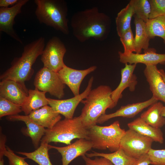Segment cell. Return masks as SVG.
Returning a JSON list of instances; mask_svg holds the SVG:
<instances>
[{
	"mask_svg": "<svg viewBox=\"0 0 165 165\" xmlns=\"http://www.w3.org/2000/svg\"><path fill=\"white\" fill-rule=\"evenodd\" d=\"M110 24L109 17L96 7L77 12L71 20L73 35L82 42L91 38L103 40L107 35Z\"/></svg>",
	"mask_w": 165,
	"mask_h": 165,
	"instance_id": "6da1fadb",
	"label": "cell"
},
{
	"mask_svg": "<svg viewBox=\"0 0 165 165\" xmlns=\"http://www.w3.org/2000/svg\"><path fill=\"white\" fill-rule=\"evenodd\" d=\"M45 39L40 37L24 47L21 56L14 58L11 66L0 76L1 80L10 79L25 84L34 73L32 66L44 49Z\"/></svg>",
	"mask_w": 165,
	"mask_h": 165,
	"instance_id": "7a4b0ae2",
	"label": "cell"
},
{
	"mask_svg": "<svg viewBox=\"0 0 165 165\" xmlns=\"http://www.w3.org/2000/svg\"><path fill=\"white\" fill-rule=\"evenodd\" d=\"M112 91L109 86L101 85L91 89L85 100L82 101L84 106L80 116L86 128L88 130L96 125L98 119L105 114L107 109L116 106L111 97Z\"/></svg>",
	"mask_w": 165,
	"mask_h": 165,
	"instance_id": "3957f363",
	"label": "cell"
},
{
	"mask_svg": "<svg viewBox=\"0 0 165 165\" xmlns=\"http://www.w3.org/2000/svg\"><path fill=\"white\" fill-rule=\"evenodd\" d=\"M35 14L41 24L53 27L63 33H69L68 7L63 0H35Z\"/></svg>",
	"mask_w": 165,
	"mask_h": 165,
	"instance_id": "277c9868",
	"label": "cell"
},
{
	"mask_svg": "<svg viewBox=\"0 0 165 165\" xmlns=\"http://www.w3.org/2000/svg\"><path fill=\"white\" fill-rule=\"evenodd\" d=\"M88 130L83 125L79 116L71 119L65 118L58 121L53 127L46 129L41 143L60 142L67 145L76 138L89 140Z\"/></svg>",
	"mask_w": 165,
	"mask_h": 165,
	"instance_id": "5b68a950",
	"label": "cell"
},
{
	"mask_svg": "<svg viewBox=\"0 0 165 165\" xmlns=\"http://www.w3.org/2000/svg\"><path fill=\"white\" fill-rule=\"evenodd\" d=\"M126 131L121 128L118 120L108 126L96 124L88 129L89 140L92 143L93 148L100 150L108 149L114 152L119 148L121 140Z\"/></svg>",
	"mask_w": 165,
	"mask_h": 165,
	"instance_id": "8992f818",
	"label": "cell"
},
{
	"mask_svg": "<svg viewBox=\"0 0 165 165\" xmlns=\"http://www.w3.org/2000/svg\"><path fill=\"white\" fill-rule=\"evenodd\" d=\"M153 141L150 137L129 129L121 140L119 147L129 156L138 159L148 153Z\"/></svg>",
	"mask_w": 165,
	"mask_h": 165,
	"instance_id": "52a82bcc",
	"label": "cell"
},
{
	"mask_svg": "<svg viewBox=\"0 0 165 165\" xmlns=\"http://www.w3.org/2000/svg\"><path fill=\"white\" fill-rule=\"evenodd\" d=\"M33 84L39 90L48 93L59 99L64 96L65 85L60 79L58 73L45 67L37 73Z\"/></svg>",
	"mask_w": 165,
	"mask_h": 165,
	"instance_id": "ba28073f",
	"label": "cell"
},
{
	"mask_svg": "<svg viewBox=\"0 0 165 165\" xmlns=\"http://www.w3.org/2000/svg\"><path fill=\"white\" fill-rule=\"evenodd\" d=\"M66 51L65 46L59 38H52L47 42L41 55L43 67L58 73L66 65L63 58Z\"/></svg>",
	"mask_w": 165,
	"mask_h": 165,
	"instance_id": "9c48e42d",
	"label": "cell"
},
{
	"mask_svg": "<svg viewBox=\"0 0 165 165\" xmlns=\"http://www.w3.org/2000/svg\"><path fill=\"white\" fill-rule=\"evenodd\" d=\"M94 79L93 76L90 78L86 89L79 95L71 98L64 100L47 98L49 105L55 112L63 115L65 118H73L78 105L86 97L91 90Z\"/></svg>",
	"mask_w": 165,
	"mask_h": 165,
	"instance_id": "30bf717a",
	"label": "cell"
},
{
	"mask_svg": "<svg viewBox=\"0 0 165 165\" xmlns=\"http://www.w3.org/2000/svg\"><path fill=\"white\" fill-rule=\"evenodd\" d=\"M28 1V0H19L17 4L11 7L0 8V31L21 44L22 42L13 28L14 19L21 12L22 6Z\"/></svg>",
	"mask_w": 165,
	"mask_h": 165,
	"instance_id": "8fae6325",
	"label": "cell"
},
{
	"mask_svg": "<svg viewBox=\"0 0 165 165\" xmlns=\"http://www.w3.org/2000/svg\"><path fill=\"white\" fill-rule=\"evenodd\" d=\"M49 149L57 150L62 156V165H68L74 159L85 155L93 148L91 141L84 138H80L75 142L64 147H57L48 145Z\"/></svg>",
	"mask_w": 165,
	"mask_h": 165,
	"instance_id": "7c38bea8",
	"label": "cell"
},
{
	"mask_svg": "<svg viewBox=\"0 0 165 165\" xmlns=\"http://www.w3.org/2000/svg\"><path fill=\"white\" fill-rule=\"evenodd\" d=\"M97 68L96 66H93L85 69L77 70L66 65L58 73L63 82L68 86L74 96H76L79 94L80 85L84 79Z\"/></svg>",
	"mask_w": 165,
	"mask_h": 165,
	"instance_id": "4fadbf2b",
	"label": "cell"
},
{
	"mask_svg": "<svg viewBox=\"0 0 165 165\" xmlns=\"http://www.w3.org/2000/svg\"><path fill=\"white\" fill-rule=\"evenodd\" d=\"M28 95L25 84L8 79L0 82V97L21 105Z\"/></svg>",
	"mask_w": 165,
	"mask_h": 165,
	"instance_id": "5bb4252c",
	"label": "cell"
},
{
	"mask_svg": "<svg viewBox=\"0 0 165 165\" xmlns=\"http://www.w3.org/2000/svg\"><path fill=\"white\" fill-rule=\"evenodd\" d=\"M143 53H132L128 55L118 52L119 61L123 64H136L140 63L145 65H155L158 64H165V54L158 53L154 48H149L144 50Z\"/></svg>",
	"mask_w": 165,
	"mask_h": 165,
	"instance_id": "9a60e30c",
	"label": "cell"
},
{
	"mask_svg": "<svg viewBox=\"0 0 165 165\" xmlns=\"http://www.w3.org/2000/svg\"><path fill=\"white\" fill-rule=\"evenodd\" d=\"M137 66L136 64H125L121 70V79L118 86L111 93L112 98L116 106L119 100L123 97L122 93L127 88L131 92L134 91L138 83L137 78L134 74Z\"/></svg>",
	"mask_w": 165,
	"mask_h": 165,
	"instance_id": "2e32d148",
	"label": "cell"
},
{
	"mask_svg": "<svg viewBox=\"0 0 165 165\" xmlns=\"http://www.w3.org/2000/svg\"><path fill=\"white\" fill-rule=\"evenodd\" d=\"M158 101L153 96L149 99L144 101L139 102L121 106L114 113L105 114L98 119L97 123L102 124L113 118L121 117L126 118H132Z\"/></svg>",
	"mask_w": 165,
	"mask_h": 165,
	"instance_id": "e0dca14e",
	"label": "cell"
},
{
	"mask_svg": "<svg viewBox=\"0 0 165 165\" xmlns=\"http://www.w3.org/2000/svg\"><path fill=\"white\" fill-rule=\"evenodd\" d=\"M144 73L152 96L165 104V83L157 65H146Z\"/></svg>",
	"mask_w": 165,
	"mask_h": 165,
	"instance_id": "ac0fdd59",
	"label": "cell"
},
{
	"mask_svg": "<svg viewBox=\"0 0 165 165\" xmlns=\"http://www.w3.org/2000/svg\"><path fill=\"white\" fill-rule=\"evenodd\" d=\"M6 119L10 121H20L24 122L27 127L25 134L31 139L32 144L35 148L38 147L40 141L44 135L46 129L36 123L30 119L28 115H16L8 116Z\"/></svg>",
	"mask_w": 165,
	"mask_h": 165,
	"instance_id": "d6986e66",
	"label": "cell"
},
{
	"mask_svg": "<svg viewBox=\"0 0 165 165\" xmlns=\"http://www.w3.org/2000/svg\"><path fill=\"white\" fill-rule=\"evenodd\" d=\"M28 116L35 123L47 129L53 127L61 118L60 114L55 112L48 105L32 112Z\"/></svg>",
	"mask_w": 165,
	"mask_h": 165,
	"instance_id": "ffe728a7",
	"label": "cell"
},
{
	"mask_svg": "<svg viewBox=\"0 0 165 165\" xmlns=\"http://www.w3.org/2000/svg\"><path fill=\"white\" fill-rule=\"evenodd\" d=\"M127 125L129 129L150 137L154 141L160 144L164 142L163 134L160 129L154 128L148 125L140 117L128 123Z\"/></svg>",
	"mask_w": 165,
	"mask_h": 165,
	"instance_id": "44dd1931",
	"label": "cell"
},
{
	"mask_svg": "<svg viewBox=\"0 0 165 165\" xmlns=\"http://www.w3.org/2000/svg\"><path fill=\"white\" fill-rule=\"evenodd\" d=\"M47 92L39 90L36 88L28 90V95L21 105L25 115H28L32 112L49 105L48 99L46 96Z\"/></svg>",
	"mask_w": 165,
	"mask_h": 165,
	"instance_id": "7402d4cb",
	"label": "cell"
},
{
	"mask_svg": "<svg viewBox=\"0 0 165 165\" xmlns=\"http://www.w3.org/2000/svg\"><path fill=\"white\" fill-rule=\"evenodd\" d=\"M164 106L160 102L157 101L149 106L140 117L147 123L156 128H160L165 125V117L161 115Z\"/></svg>",
	"mask_w": 165,
	"mask_h": 165,
	"instance_id": "603a6c76",
	"label": "cell"
},
{
	"mask_svg": "<svg viewBox=\"0 0 165 165\" xmlns=\"http://www.w3.org/2000/svg\"><path fill=\"white\" fill-rule=\"evenodd\" d=\"M134 23L135 27V35L134 43L136 53H141L142 50H148L149 45L150 38L146 30V23L135 15Z\"/></svg>",
	"mask_w": 165,
	"mask_h": 165,
	"instance_id": "cb8c5ba5",
	"label": "cell"
},
{
	"mask_svg": "<svg viewBox=\"0 0 165 165\" xmlns=\"http://www.w3.org/2000/svg\"><path fill=\"white\" fill-rule=\"evenodd\" d=\"M87 157L90 158L100 156L109 160L114 165H135L137 159L127 155L120 147L116 151L109 153H100L93 151L90 153H86Z\"/></svg>",
	"mask_w": 165,
	"mask_h": 165,
	"instance_id": "d4e9b609",
	"label": "cell"
},
{
	"mask_svg": "<svg viewBox=\"0 0 165 165\" xmlns=\"http://www.w3.org/2000/svg\"><path fill=\"white\" fill-rule=\"evenodd\" d=\"M134 14L133 7L130 0L127 6L118 13L116 18V31L119 37L131 28V21Z\"/></svg>",
	"mask_w": 165,
	"mask_h": 165,
	"instance_id": "484cf974",
	"label": "cell"
},
{
	"mask_svg": "<svg viewBox=\"0 0 165 165\" xmlns=\"http://www.w3.org/2000/svg\"><path fill=\"white\" fill-rule=\"evenodd\" d=\"M48 145L47 143H41L40 146L34 151L30 152H17L16 153L26 156L39 165H53L48 154Z\"/></svg>",
	"mask_w": 165,
	"mask_h": 165,
	"instance_id": "4316f807",
	"label": "cell"
},
{
	"mask_svg": "<svg viewBox=\"0 0 165 165\" xmlns=\"http://www.w3.org/2000/svg\"><path fill=\"white\" fill-rule=\"evenodd\" d=\"M146 24V31L149 38L160 37L165 44V15L149 19Z\"/></svg>",
	"mask_w": 165,
	"mask_h": 165,
	"instance_id": "83f0119b",
	"label": "cell"
},
{
	"mask_svg": "<svg viewBox=\"0 0 165 165\" xmlns=\"http://www.w3.org/2000/svg\"><path fill=\"white\" fill-rule=\"evenodd\" d=\"M134 14L145 23L149 20L150 5L149 0H131Z\"/></svg>",
	"mask_w": 165,
	"mask_h": 165,
	"instance_id": "f1b7e54d",
	"label": "cell"
},
{
	"mask_svg": "<svg viewBox=\"0 0 165 165\" xmlns=\"http://www.w3.org/2000/svg\"><path fill=\"white\" fill-rule=\"evenodd\" d=\"M22 111L21 105L0 97V118L18 115Z\"/></svg>",
	"mask_w": 165,
	"mask_h": 165,
	"instance_id": "f546056e",
	"label": "cell"
},
{
	"mask_svg": "<svg viewBox=\"0 0 165 165\" xmlns=\"http://www.w3.org/2000/svg\"><path fill=\"white\" fill-rule=\"evenodd\" d=\"M119 37L124 48V52L123 53L124 54L128 55L135 52L134 38L131 28Z\"/></svg>",
	"mask_w": 165,
	"mask_h": 165,
	"instance_id": "4dcf8cb0",
	"label": "cell"
},
{
	"mask_svg": "<svg viewBox=\"0 0 165 165\" xmlns=\"http://www.w3.org/2000/svg\"><path fill=\"white\" fill-rule=\"evenodd\" d=\"M150 13L149 19L165 15V0H149Z\"/></svg>",
	"mask_w": 165,
	"mask_h": 165,
	"instance_id": "1f68e13d",
	"label": "cell"
},
{
	"mask_svg": "<svg viewBox=\"0 0 165 165\" xmlns=\"http://www.w3.org/2000/svg\"><path fill=\"white\" fill-rule=\"evenodd\" d=\"M147 154L152 165H165V149H155L151 148Z\"/></svg>",
	"mask_w": 165,
	"mask_h": 165,
	"instance_id": "d6a6232c",
	"label": "cell"
},
{
	"mask_svg": "<svg viewBox=\"0 0 165 165\" xmlns=\"http://www.w3.org/2000/svg\"><path fill=\"white\" fill-rule=\"evenodd\" d=\"M6 148L4 154L8 160L9 165H29L25 161L27 157L19 156L9 147L6 146Z\"/></svg>",
	"mask_w": 165,
	"mask_h": 165,
	"instance_id": "836d02e7",
	"label": "cell"
},
{
	"mask_svg": "<svg viewBox=\"0 0 165 165\" xmlns=\"http://www.w3.org/2000/svg\"><path fill=\"white\" fill-rule=\"evenodd\" d=\"M82 157L86 165H114L109 160L104 157H96L94 159H92L84 155Z\"/></svg>",
	"mask_w": 165,
	"mask_h": 165,
	"instance_id": "e575fe53",
	"label": "cell"
},
{
	"mask_svg": "<svg viewBox=\"0 0 165 165\" xmlns=\"http://www.w3.org/2000/svg\"><path fill=\"white\" fill-rule=\"evenodd\" d=\"M151 162L147 153L143 155L137 159L135 165H149Z\"/></svg>",
	"mask_w": 165,
	"mask_h": 165,
	"instance_id": "d590c367",
	"label": "cell"
},
{
	"mask_svg": "<svg viewBox=\"0 0 165 165\" xmlns=\"http://www.w3.org/2000/svg\"><path fill=\"white\" fill-rule=\"evenodd\" d=\"M19 0H0V7L7 8L9 6H13L17 4Z\"/></svg>",
	"mask_w": 165,
	"mask_h": 165,
	"instance_id": "8d00e7d4",
	"label": "cell"
},
{
	"mask_svg": "<svg viewBox=\"0 0 165 165\" xmlns=\"http://www.w3.org/2000/svg\"><path fill=\"white\" fill-rule=\"evenodd\" d=\"M159 71L165 83V72L164 70L163 69H159Z\"/></svg>",
	"mask_w": 165,
	"mask_h": 165,
	"instance_id": "74e56055",
	"label": "cell"
},
{
	"mask_svg": "<svg viewBox=\"0 0 165 165\" xmlns=\"http://www.w3.org/2000/svg\"><path fill=\"white\" fill-rule=\"evenodd\" d=\"M3 156H0V165H4Z\"/></svg>",
	"mask_w": 165,
	"mask_h": 165,
	"instance_id": "f35d334b",
	"label": "cell"
},
{
	"mask_svg": "<svg viewBox=\"0 0 165 165\" xmlns=\"http://www.w3.org/2000/svg\"><path fill=\"white\" fill-rule=\"evenodd\" d=\"M161 115L165 117V106H164L163 107L161 112Z\"/></svg>",
	"mask_w": 165,
	"mask_h": 165,
	"instance_id": "ab89813d",
	"label": "cell"
}]
</instances>
